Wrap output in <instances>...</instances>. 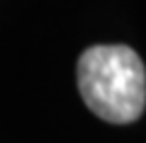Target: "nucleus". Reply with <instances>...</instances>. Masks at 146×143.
Here are the masks:
<instances>
[{"label":"nucleus","mask_w":146,"mask_h":143,"mask_svg":"<svg viewBox=\"0 0 146 143\" xmlns=\"http://www.w3.org/2000/svg\"><path fill=\"white\" fill-rule=\"evenodd\" d=\"M78 88L95 115L110 124H131L144 111L146 71L127 45L88 47L78 62Z\"/></svg>","instance_id":"1"}]
</instances>
